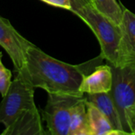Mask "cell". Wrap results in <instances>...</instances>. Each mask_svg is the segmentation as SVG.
Here are the masks:
<instances>
[{
  "label": "cell",
  "mask_w": 135,
  "mask_h": 135,
  "mask_svg": "<svg viewBox=\"0 0 135 135\" xmlns=\"http://www.w3.org/2000/svg\"><path fill=\"white\" fill-rule=\"evenodd\" d=\"M104 59L100 56L80 65L69 64L44 52L34 44L26 53L23 71L34 88L44 89L47 93H64L83 97L79 88L88 72Z\"/></svg>",
  "instance_id": "6da1fadb"
},
{
  "label": "cell",
  "mask_w": 135,
  "mask_h": 135,
  "mask_svg": "<svg viewBox=\"0 0 135 135\" xmlns=\"http://www.w3.org/2000/svg\"><path fill=\"white\" fill-rule=\"evenodd\" d=\"M71 12L81 18L93 32L99 41L102 58L106 59L109 65L117 66L121 41L120 27L87 1L73 3Z\"/></svg>",
  "instance_id": "7a4b0ae2"
},
{
  "label": "cell",
  "mask_w": 135,
  "mask_h": 135,
  "mask_svg": "<svg viewBox=\"0 0 135 135\" xmlns=\"http://www.w3.org/2000/svg\"><path fill=\"white\" fill-rule=\"evenodd\" d=\"M36 108L34 87L23 71L17 72L0 104V123L8 127L22 112Z\"/></svg>",
  "instance_id": "3957f363"
},
{
  "label": "cell",
  "mask_w": 135,
  "mask_h": 135,
  "mask_svg": "<svg viewBox=\"0 0 135 135\" xmlns=\"http://www.w3.org/2000/svg\"><path fill=\"white\" fill-rule=\"evenodd\" d=\"M80 97L64 93H48L43 119L49 134L69 135L72 109Z\"/></svg>",
  "instance_id": "277c9868"
},
{
  "label": "cell",
  "mask_w": 135,
  "mask_h": 135,
  "mask_svg": "<svg viewBox=\"0 0 135 135\" xmlns=\"http://www.w3.org/2000/svg\"><path fill=\"white\" fill-rule=\"evenodd\" d=\"M112 69V88L109 92L119 112L124 131L131 134L125 117L126 110L135 104V60Z\"/></svg>",
  "instance_id": "5b68a950"
},
{
  "label": "cell",
  "mask_w": 135,
  "mask_h": 135,
  "mask_svg": "<svg viewBox=\"0 0 135 135\" xmlns=\"http://www.w3.org/2000/svg\"><path fill=\"white\" fill-rule=\"evenodd\" d=\"M33 44L23 37L7 19L0 17V46L10 57L17 72L25 68L27 50Z\"/></svg>",
  "instance_id": "8992f818"
},
{
  "label": "cell",
  "mask_w": 135,
  "mask_h": 135,
  "mask_svg": "<svg viewBox=\"0 0 135 135\" xmlns=\"http://www.w3.org/2000/svg\"><path fill=\"white\" fill-rule=\"evenodd\" d=\"M123 6V19L120 25L121 41L119 61L117 66L135 60V13Z\"/></svg>",
  "instance_id": "52a82bcc"
},
{
  "label": "cell",
  "mask_w": 135,
  "mask_h": 135,
  "mask_svg": "<svg viewBox=\"0 0 135 135\" xmlns=\"http://www.w3.org/2000/svg\"><path fill=\"white\" fill-rule=\"evenodd\" d=\"M113 74L111 65H97L90 74H85L79 91L82 95L109 93L112 88Z\"/></svg>",
  "instance_id": "ba28073f"
},
{
  "label": "cell",
  "mask_w": 135,
  "mask_h": 135,
  "mask_svg": "<svg viewBox=\"0 0 135 135\" xmlns=\"http://www.w3.org/2000/svg\"><path fill=\"white\" fill-rule=\"evenodd\" d=\"M40 112L36 108L22 112L13 123L6 127L2 135L45 134Z\"/></svg>",
  "instance_id": "9c48e42d"
},
{
  "label": "cell",
  "mask_w": 135,
  "mask_h": 135,
  "mask_svg": "<svg viewBox=\"0 0 135 135\" xmlns=\"http://www.w3.org/2000/svg\"><path fill=\"white\" fill-rule=\"evenodd\" d=\"M85 97L89 102L95 105L102 112L114 129L122 132L123 134H129L124 131L119 112L110 93L86 94Z\"/></svg>",
  "instance_id": "30bf717a"
},
{
  "label": "cell",
  "mask_w": 135,
  "mask_h": 135,
  "mask_svg": "<svg viewBox=\"0 0 135 135\" xmlns=\"http://www.w3.org/2000/svg\"><path fill=\"white\" fill-rule=\"evenodd\" d=\"M87 100V99H86ZM87 114L91 135H123L112 126L108 119L92 103L87 100Z\"/></svg>",
  "instance_id": "8fae6325"
},
{
  "label": "cell",
  "mask_w": 135,
  "mask_h": 135,
  "mask_svg": "<svg viewBox=\"0 0 135 135\" xmlns=\"http://www.w3.org/2000/svg\"><path fill=\"white\" fill-rule=\"evenodd\" d=\"M86 103V97L83 96L74 105L71 112L69 135H91Z\"/></svg>",
  "instance_id": "7c38bea8"
},
{
  "label": "cell",
  "mask_w": 135,
  "mask_h": 135,
  "mask_svg": "<svg viewBox=\"0 0 135 135\" xmlns=\"http://www.w3.org/2000/svg\"><path fill=\"white\" fill-rule=\"evenodd\" d=\"M93 6L101 13L120 26L123 19V6L117 0H94Z\"/></svg>",
  "instance_id": "4fadbf2b"
},
{
  "label": "cell",
  "mask_w": 135,
  "mask_h": 135,
  "mask_svg": "<svg viewBox=\"0 0 135 135\" xmlns=\"http://www.w3.org/2000/svg\"><path fill=\"white\" fill-rule=\"evenodd\" d=\"M11 77V71L5 67L2 62V60L0 59V93L2 97H5L10 86L12 82Z\"/></svg>",
  "instance_id": "5bb4252c"
},
{
  "label": "cell",
  "mask_w": 135,
  "mask_h": 135,
  "mask_svg": "<svg viewBox=\"0 0 135 135\" xmlns=\"http://www.w3.org/2000/svg\"><path fill=\"white\" fill-rule=\"evenodd\" d=\"M125 117L131 134H135V104L126 110Z\"/></svg>",
  "instance_id": "9a60e30c"
},
{
  "label": "cell",
  "mask_w": 135,
  "mask_h": 135,
  "mask_svg": "<svg viewBox=\"0 0 135 135\" xmlns=\"http://www.w3.org/2000/svg\"><path fill=\"white\" fill-rule=\"evenodd\" d=\"M50 6L71 11L73 0H40Z\"/></svg>",
  "instance_id": "2e32d148"
},
{
  "label": "cell",
  "mask_w": 135,
  "mask_h": 135,
  "mask_svg": "<svg viewBox=\"0 0 135 135\" xmlns=\"http://www.w3.org/2000/svg\"><path fill=\"white\" fill-rule=\"evenodd\" d=\"M83 1H87V0H73L72 1V3H74V2H78V3H80V2H83ZM88 2V1H87Z\"/></svg>",
  "instance_id": "e0dca14e"
},
{
  "label": "cell",
  "mask_w": 135,
  "mask_h": 135,
  "mask_svg": "<svg viewBox=\"0 0 135 135\" xmlns=\"http://www.w3.org/2000/svg\"><path fill=\"white\" fill-rule=\"evenodd\" d=\"M89 2H90V3H93V2H94V0H87Z\"/></svg>",
  "instance_id": "ac0fdd59"
},
{
  "label": "cell",
  "mask_w": 135,
  "mask_h": 135,
  "mask_svg": "<svg viewBox=\"0 0 135 135\" xmlns=\"http://www.w3.org/2000/svg\"><path fill=\"white\" fill-rule=\"evenodd\" d=\"M2 52L0 51V59H2Z\"/></svg>",
  "instance_id": "d6986e66"
}]
</instances>
